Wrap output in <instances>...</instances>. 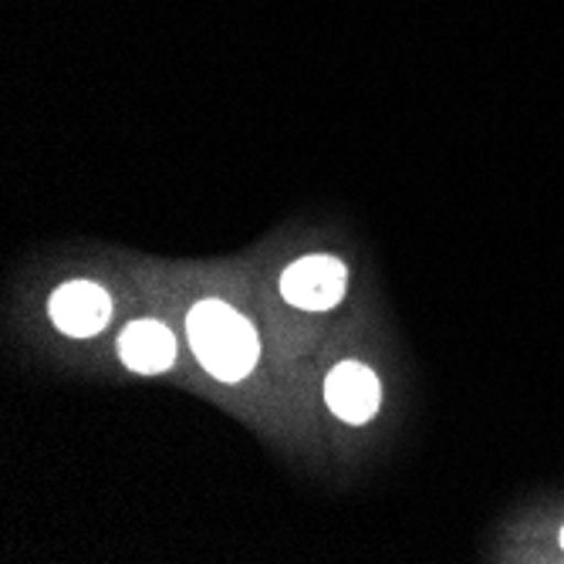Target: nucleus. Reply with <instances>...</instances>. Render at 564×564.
I'll return each mask as SVG.
<instances>
[{
    "instance_id": "nucleus-1",
    "label": "nucleus",
    "mask_w": 564,
    "mask_h": 564,
    "mask_svg": "<svg viewBox=\"0 0 564 564\" xmlns=\"http://www.w3.org/2000/svg\"><path fill=\"white\" fill-rule=\"evenodd\" d=\"M186 332L199 366L220 382H237L258 366V332L224 301H199L186 318Z\"/></svg>"
},
{
    "instance_id": "nucleus-2",
    "label": "nucleus",
    "mask_w": 564,
    "mask_h": 564,
    "mask_svg": "<svg viewBox=\"0 0 564 564\" xmlns=\"http://www.w3.org/2000/svg\"><path fill=\"white\" fill-rule=\"evenodd\" d=\"M348 271L335 258H301L281 278V294L301 312H328L345 297Z\"/></svg>"
},
{
    "instance_id": "nucleus-3",
    "label": "nucleus",
    "mask_w": 564,
    "mask_h": 564,
    "mask_svg": "<svg viewBox=\"0 0 564 564\" xmlns=\"http://www.w3.org/2000/svg\"><path fill=\"white\" fill-rule=\"evenodd\" d=\"M112 318V297L91 281H72L51 294V322L72 338H91Z\"/></svg>"
},
{
    "instance_id": "nucleus-4",
    "label": "nucleus",
    "mask_w": 564,
    "mask_h": 564,
    "mask_svg": "<svg viewBox=\"0 0 564 564\" xmlns=\"http://www.w3.org/2000/svg\"><path fill=\"white\" fill-rule=\"evenodd\" d=\"M325 399L328 409L345 420V423H369L379 413V379L372 369L358 366V362H341L332 369L328 382H325Z\"/></svg>"
},
{
    "instance_id": "nucleus-5",
    "label": "nucleus",
    "mask_w": 564,
    "mask_h": 564,
    "mask_svg": "<svg viewBox=\"0 0 564 564\" xmlns=\"http://www.w3.org/2000/svg\"><path fill=\"white\" fill-rule=\"evenodd\" d=\"M122 362L142 376L166 372L176 358V338L163 322H132L119 338Z\"/></svg>"
},
{
    "instance_id": "nucleus-6",
    "label": "nucleus",
    "mask_w": 564,
    "mask_h": 564,
    "mask_svg": "<svg viewBox=\"0 0 564 564\" xmlns=\"http://www.w3.org/2000/svg\"><path fill=\"white\" fill-rule=\"evenodd\" d=\"M561 547H564V528H561Z\"/></svg>"
}]
</instances>
